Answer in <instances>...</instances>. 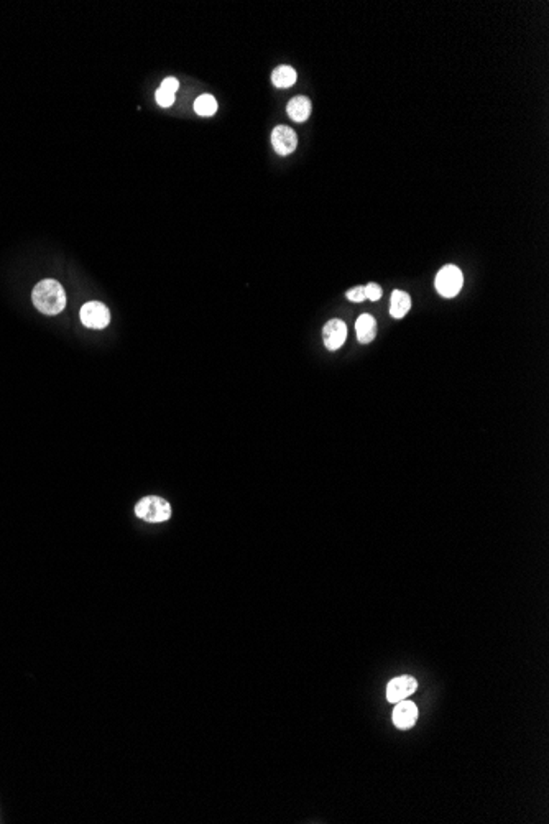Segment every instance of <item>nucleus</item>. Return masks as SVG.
Here are the masks:
<instances>
[{
    "mask_svg": "<svg viewBox=\"0 0 549 824\" xmlns=\"http://www.w3.org/2000/svg\"><path fill=\"white\" fill-rule=\"evenodd\" d=\"M33 304L38 311L48 316H55L61 313L66 306V293L56 280H43L33 288L32 293Z\"/></svg>",
    "mask_w": 549,
    "mask_h": 824,
    "instance_id": "nucleus-1",
    "label": "nucleus"
},
{
    "mask_svg": "<svg viewBox=\"0 0 549 824\" xmlns=\"http://www.w3.org/2000/svg\"><path fill=\"white\" fill-rule=\"evenodd\" d=\"M135 515L148 523L166 522L171 517V506L158 495H148L135 506Z\"/></svg>",
    "mask_w": 549,
    "mask_h": 824,
    "instance_id": "nucleus-2",
    "label": "nucleus"
},
{
    "mask_svg": "<svg viewBox=\"0 0 549 824\" xmlns=\"http://www.w3.org/2000/svg\"><path fill=\"white\" fill-rule=\"evenodd\" d=\"M464 285V275L459 266L444 265L436 275V290L444 298H454Z\"/></svg>",
    "mask_w": 549,
    "mask_h": 824,
    "instance_id": "nucleus-3",
    "label": "nucleus"
},
{
    "mask_svg": "<svg viewBox=\"0 0 549 824\" xmlns=\"http://www.w3.org/2000/svg\"><path fill=\"white\" fill-rule=\"evenodd\" d=\"M81 321L84 326L93 330H104L111 321V313L106 304L99 302H89L81 308Z\"/></svg>",
    "mask_w": 549,
    "mask_h": 824,
    "instance_id": "nucleus-4",
    "label": "nucleus"
},
{
    "mask_svg": "<svg viewBox=\"0 0 549 824\" xmlns=\"http://www.w3.org/2000/svg\"><path fill=\"white\" fill-rule=\"evenodd\" d=\"M418 688V681L413 678V676H408V675H403V676H396L388 683L386 686V699H388V703H400L403 701V699H408L412 694L416 691Z\"/></svg>",
    "mask_w": 549,
    "mask_h": 824,
    "instance_id": "nucleus-5",
    "label": "nucleus"
},
{
    "mask_svg": "<svg viewBox=\"0 0 549 824\" xmlns=\"http://www.w3.org/2000/svg\"><path fill=\"white\" fill-rule=\"evenodd\" d=\"M347 339V326L341 319H331L323 327V341L329 351H337Z\"/></svg>",
    "mask_w": 549,
    "mask_h": 824,
    "instance_id": "nucleus-6",
    "label": "nucleus"
},
{
    "mask_svg": "<svg viewBox=\"0 0 549 824\" xmlns=\"http://www.w3.org/2000/svg\"><path fill=\"white\" fill-rule=\"evenodd\" d=\"M271 144H273L276 154L280 155H290L296 150L298 145V137L293 128L286 126H278L271 132Z\"/></svg>",
    "mask_w": 549,
    "mask_h": 824,
    "instance_id": "nucleus-7",
    "label": "nucleus"
},
{
    "mask_svg": "<svg viewBox=\"0 0 549 824\" xmlns=\"http://www.w3.org/2000/svg\"><path fill=\"white\" fill-rule=\"evenodd\" d=\"M418 719V708L416 704L403 699V701L396 703L393 709V724L398 729H409L414 726Z\"/></svg>",
    "mask_w": 549,
    "mask_h": 824,
    "instance_id": "nucleus-8",
    "label": "nucleus"
},
{
    "mask_svg": "<svg viewBox=\"0 0 549 824\" xmlns=\"http://www.w3.org/2000/svg\"><path fill=\"white\" fill-rule=\"evenodd\" d=\"M311 109H313V106H311V101H309V97L296 96L288 102V106H286V112H288L291 121L304 122V121H308L309 116H311Z\"/></svg>",
    "mask_w": 549,
    "mask_h": 824,
    "instance_id": "nucleus-9",
    "label": "nucleus"
},
{
    "mask_svg": "<svg viewBox=\"0 0 549 824\" xmlns=\"http://www.w3.org/2000/svg\"><path fill=\"white\" fill-rule=\"evenodd\" d=\"M355 332L357 339L360 344H369L375 339L377 336V321L372 314H360L359 319L355 321Z\"/></svg>",
    "mask_w": 549,
    "mask_h": 824,
    "instance_id": "nucleus-10",
    "label": "nucleus"
},
{
    "mask_svg": "<svg viewBox=\"0 0 549 824\" xmlns=\"http://www.w3.org/2000/svg\"><path fill=\"white\" fill-rule=\"evenodd\" d=\"M409 309H412V297L407 292H402V290H393L390 302L391 318L402 319L407 316Z\"/></svg>",
    "mask_w": 549,
    "mask_h": 824,
    "instance_id": "nucleus-11",
    "label": "nucleus"
},
{
    "mask_svg": "<svg viewBox=\"0 0 549 824\" xmlns=\"http://www.w3.org/2000/svg\"><path fill=\"white\" fill-rule=\"evenodd\" d=\"M271 81L276 88H291L296 83V71L291 66H278L271 74Z\"/></svg>",
    "mask_w": 549,
    "mask_h": 824,
    "instance_id": "nucleus-12",
    "label": "nucleus"
},
{
    "mask_svg": "<svg viewBox=\"0 0 549 824\" xmlns=\"http://www.w3.org/2000/svg\"><path fill=\"white\" fill-rule=\"evenodd\" d=\"M194 111L198 116H203V117H209V116H214L217 111V101L214 99L211 94H203V96H199L196 99L194 102Z\"/></svg>",
    "mask_w": 549,
    "mask_h": 824,
    "instance_id": "nucleus-13",
    "label": "nucleus"
},
{
    "mask_svg": "<svg viewBox=\"0 0 549 824\" xmlns=\"http://www.w3.org/2000/svg\"><path fill=\"white\" fill-rule=\"evenodd\" d=\"M155 99H156V102H158V106L170 107V106H173V102H175V94L170 93V90H165V89L160 88L158 90H156Z\"/></svg>",
    "mask_w": 549,
    "mask_h": 824,
    "instance_id": "nucleus-14",
    "label": "nucleus"
},
{
    "mask_svg": "<svg viewBox=\"0 0 549 824\" xmlns=\"http://www.w3.org/2000/svg\"><path fill=\"white\" fill-rule=\"evenodd\" d=\"M346 297H347L348 302H352V303H362V302H365V299H367V297H365V287H355V288L348 290V292L346 293Z\"/></svg>",
    "mask_w": 549,
    "mask_h": 824,
    "instance_id": "nucleus-15",
    "label": "nucleus"
},
{
    "mask_svg": "<svg viewBox=\"0 0 549 824\" xmlns=\"http://www.w3.org/2000/svg\"><path fill=\"white\" fill-rule=\"evenodd\" d=\"M365 297L369 298L370 302H379L381 298V288L377 283L365 285Z\"/></svg>",
    "mask_w": 549,
    "mask_h": 824,
    "instance_id": "nucleus-16",
    "label": "nucleus"
},
{
    "mask_svg": "<svg viewBox=\"0 0 549 824\" xmlns=\"http://www.w3.org/2000/svg\"><path fill=\"white\" fill-rule=\"evenodd\" d=\"M160 88L165 89V90H170V93L175 94L179 88V83L176 78H166V79H163V83H161Z\"/></svg>",
    "mask_w": 549,
    "mask_h": 824,
    "instance_id": "nucleus-17",
    "label": "nucleus"
}]
</instances>
